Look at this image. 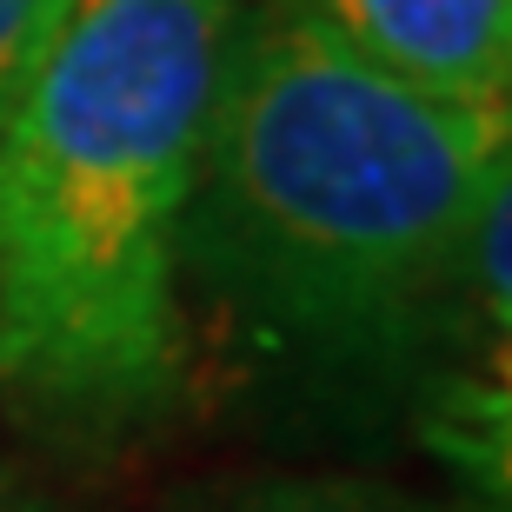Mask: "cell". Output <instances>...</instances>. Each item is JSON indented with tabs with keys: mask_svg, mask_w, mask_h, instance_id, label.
<instances>
[{
	"mask_svg": "<svg viewBox=\"0 0 512 512\" xmlns=\"http://www.w3.org/2000/svg\"><path fill=\"white\" fill-rule=\"evenodd\" d=\"M240 0H74L0 127V393L34 433L114 453L193 366L180 220Z\"/></svg>",
	"mask_w": 512,
	"mask_h": 512,
	"instance_id": "7a4b0ae2",
	"label": "cell"
},
{
	"mask_svg": "<svg viewBox=\"0 0 512 512\" xmlns=\"http://www.w3.org/2000/svg\"><path fill=\"white\" fill-rule=\"evenodd\" d=\"M512 114L380 74L306 0H240L180 293L253 360L419 386L506 360Z\"/></svg>",
	"mask_w": 512,
	"mask_h": 512,
	"instance_id": "6da1fadb",
	"label": "cell"
},
{
	"mask_svg": "<svg viewBox=\"0 0 512 512\" xmlns=\"http://www.w3.org/2000/svg\"><path fill=\"white\" fill-rule=\"evenodd\" d=\"M67 14H74V0H0V127L20 107L27 80L40 74Z\"/></svg>",
	"mask_w": 512,
	"mask_h": 512,
	"instance_id": "5b68a950",
	"label": "cell"
},
{
	"mask_svg": "<svg viewBox=\"0 0 512 512\" xmlns=\"http://www.w3.org/2000/svg\"><path fill=\"white\" fill-rule=\"evenodd\" d=\"M380 74L433 100L506 107L512 0H306Z\"/></svg>",
	"mask_w": 512,
	"mask_h": 512,
	"instance_id": "3957f363",
	"label": "cell"
},
{
	"mask_svg": "<svg viewBox=\"0 0 512 512\" xmlns=\"http://www.w3.org/2000/svg\"><path fill=\"white\" fill-rule=\"evenodd\" d=\"M207 512H439V506L373 486V479H253L240 493L213 499Z\"/></svg>",
	"mask_w": 512,
	"mask_h": 512,
	"instance_id": "277c9868",
	"label": "cell"
},
{
	"mask_svg": "<svg viewBox=\"0 0 512 512\" xmlns=\"http://www.w3.org/2000/svg\"><path fill=\"white\" fill-rule=\"evenodd\" d=\"M0 512H40V499H34V493H20L14 479L0 473Z\"/></svg>",
	"mask_w": 512,
	"mask_h": 512,
	"instance_id": "8992f818",
	"label": "cell"
}]
</instances>
